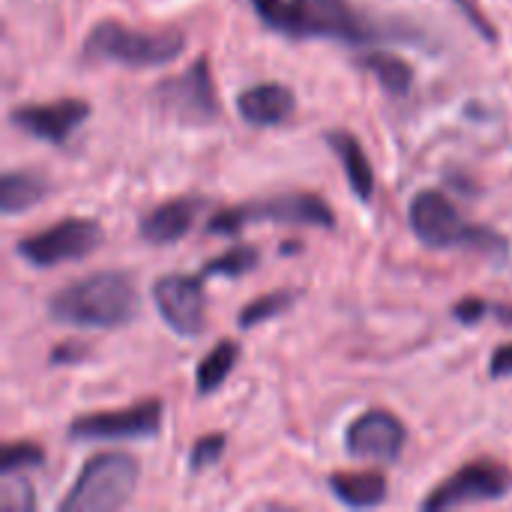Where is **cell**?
Instances as JSON below:
<instances>
[{
  "mask_svg": "<svg viewBox=\"0 0 512 512\" xmlns=\"http://www.w3.org/2000/svg\"><path fill=\"white\" fill-rule=\"evenodd\" d=\"M141 297L132 276L120 270H102L75 279L54 291L48 300V315L63 327L81 330H117L138 318Z\"/></svg>",
  "mask_w": 512,
  "mask_h": 512,
  "instance_id": "obj_1",
  "label": "cell"
},
{
  "mask_svg": "<svg viewBox=\"0 0 512 512\" xmlns=\"http://www.w3.org/2000/svg\"><path fill=\"white\" fill-rule=\"evenodd\" d=\"M255 15L291 39H339L366 45L387 36L381 24L357 12L348 0H252Z\"/></svg>",
  "mask_w": 512,
  "mask_h": 512,
  "instance_id": "obj_2",
  "label": "cell"
},
{
  "mask_svg": "<svg viewBox=\"0 0 512 512\" xmlns=\"http://www.w3.org/2000/svg\"><path fill=\"white\" fill-rule=\"evenodd\" d=\"M408 222L414 237L426 249H471L480 255H507V237L486 225H471L459 213V207L435 189H423L414 195L408 207Z\"/></svg>",
  "mask_w": 512,
  "mask_h": 512,
  "instance_id": "obj_3",
  "label": "cell"
},
{
  "mask_svg": "<svg viewBox=\"0 0 512 512\" xmlns=\"http://www.w3.org/2000/svg\"><path fill=\"white\" fill-rule=\"evenodd\" d=\"M186 48L180 30H138L123 21L105 18L90 27L84 39V57L99 63H117L126 69L165 66Z\"/></svg>",
  "mask_w": 512,
  "mask_h": 512,
  "instance_id": "obj_4",
  "label": "cell"
},
{
  "mask_svg": "<svg viewBox=\"0 0 512 512\" xmlns=\"http://www.w3.org/2000/svg\"><path fill=\"white\" fill-rule=\"evenodd\" d=\"M141 468L129 453H96L84 462L66 498L57 504L60 512H111L126 507L138 489Z\"/></svg>",
  "mask_w": 512,
  "mask_h": 512,
  "instance_id": "obj_5",
  "label": "cell"
},
{
  "mask_svg": "<svg viewBox=\"0 0 512 512\" xmlns=\"http://www.w3.org/2000/svg\"><path fill=\"white\" fill-rule=\"evenodd\" d=\"M258 219L279 222V225L336 228V213L330 210V204L321 195L288 192V195H276V198H267V201H252V204H243V207H225V210L213 213L210 222H207V234L231 237V234H240L246 225H252Z\"/></svg>",
  "mask_w": 512,
  "mask_h": 512,
  "instance_id": "obj_6",
  "label": "cell"
},
{
  "mask_svg": "<svg viewBox=\"0 0 512 512\" xmlns=\"http://www.w3.org/2000/svg\"><path fill=\"white\" fill-rule=\"evenodd\" d=\"M105 240V231L96 219L87 216H69L54 222L45 231L27 234L15 243V252L21 261H27L36 270L60 267L69 261H81L93 255Z\"/></svg>",
  "mask_w": 512,
  "mask_h": 512,
  "instance_id": "obj_7",
  "label": "cell"
},
{
  "mask_svg": "<svg viewBox=\"0 0 512 512\" xmlns=\"http://www.w3.org/2000/svg\"><path fill=\"white\" fill-rule=\"evenodd\" d=\"M153 102L177 123L210 126L222 114V108H219V93H216L207 57H198L180 75L159 81L153 87Z\"/></svg>",
  "mask_w": 512,
  "mask_h": 512,
  "instance_id": "obj_8",
  "label": "cell"
},
{
  "mask_svg": "<svg viewBox=\"0 0 512 512\" xmlns=\"http://www.w3.org/2000/svg\"><path fill=\"white\" fill-rule=\"evenodd\" d=\"M512 492V471L507 465L495 462V459H477L468 462L465 468H459L453 477H447L444 483H438L426 498H423V510L426 512H444L456 510V507H471V504H489V501H501Z\"/></svg>",
  "mask_w": 512,
  "mask_h": 512,
  "instance_id": "obj_9",
  "label": "cell"
},
{
  "mask_svg": "<svg viewBox=\"0 0 512 512\" xmlns=\"http://www.w3.org/2000/svg\"><path fill=\"white\" fill-rule=\"evenodd\" d=\"M165 408L159 399H144L120 411H99L81 414L69 423L66 438L87 444V441H147L159 435Z\"/></svg>",
  "mask_w": 512,
  "mask_h": 512,
  "instance_id": "obj_10",
  "label": "cell"
},
{
  "mask_svg": "<svg viewBox=\"0 0 512 512\" xmlns=\"http://www.w3.org/2000/svg\"><path fill=\"white\" fill-rule=\"evenodd\" d=\"M153 306L168 330L183 339H198L207 327V294L201 276L168 273L153 282Z\"/></svg>",
  "mask_w": 512,
  "mask_h": 512,
  "instance_id": "obj_11",
  "label": "cell"
},
{
  "mask_svg": "<svg viewBox=\"0 0 512 512\" xmlns=\"http://www.w3.org/2000/svg\"><path fill=\"white\" fill-rule=\"evenodd\" d=\"M90 117V102L84 99H54V102H30L15 105L9 111V123L21 129L24 135L45 141V144H63L69 135Z\"/></svg>",
  "mask_w": 512,
  "mask_h": 512,
  "instance_id": "obj_12",
  "label": "cell"
},
{
  "mask_svg": "<svg viewBox=\"0 0 512 512\" xmlns=\"http://www.w3.org/2000/svg\"><path fill=\"white\" fill-rule=\"evenodd\" d=\"M408 444L405 423L384 408H372L360 414L348 432H345V450L354 459H372V462H396Z\"/></svg>",
  "mask_w": 512,
  "mask_h": 512,
  "instance_id": "obj_13",
  "label": "cell"
},
{
  "mask_svg": "<svg viewBox=\"0 0 512 512\" xmlns=\"http://www.w3.org/2000/svg\"><path fill=\"white\" fill-rule=\"evenodd\" d=\"M204 207H207V201L198 198V195H183V198L162 201L159 207H153L150 213L141 216L138 234L150 246H171V243L183 240L192 231V225L198 222Z\"/></svg>",
  "mask_w": 512,
  "mask_h": 512,
  "instance_id": "obj_14",
  "label": "cell"
},
{
  "mask_svg": "<svg viewBox=\"0 0 512 512\" xmlns=\"http://www.w3.org/2000/svg\"><path fill=\"white\" fill-rule=\"evenodd\" d=\"M294 108H297L294 90L279 81H261L255 87H246L237 96V114L243 117V123L258 126V129L285 123L294 114Z\"/></svg>",
  "mask_w": 512,
  "mask_h": 512,
  "instance_id": "obj_15",
  "label": "cell"
},
{
  "mask_svg": "<svg viewBox=\"0 0 512 512\" xmlns=\"http://www.w3.org/2000/svg\"><path fill=\"white\" fill-rule=\"evenodd\" d=\"M327 144L339 156V162L345 168V177L351 183V192L360 201H372V195H375V168H372L360 138L351 135L348 129H330L327 132Z\"/></svg>",
  "mask_w": 512,
  "mask_h": 512,
  "instance_id": "obj_16",
  "label": "cell"
},
{
  "mask_svg": "<svg viewBox=\"0 0 512 512\" xmlns=\"http://www.w3.org/2000/svg\"><path fill=\"white\" fill-rule=\"evenodd\" d=\"M327 486L351 510H372L387 501V477L378 471H339Z\"/></svg>",
  "mask_w": 512,
  "mask_h": 512,
  "instance_id": "obj_17",
  "label": "cell"
},
{
  "mask_svg": "<svg viewBox=\"0 0 512 512\" xmlns=\"http://www.w3.org/2000/svg\"><path fill=\"white\" fill-rule=\"evenodd\" d=\"M51 192L48 180L36 171H6L0 177V213L18 216L36 207Z\"/></svg>",
  "mask_w": 512,
  "mask_h": 512,
  "instance_id": "obj_18",
  "label": "cell"
},
{
  "mask_svg": "<svg viewBox=\"0 0 512 512\" xmlns=\"http://www.w3.org/2000/svg\"><path fill=\"white\" fill-rule=\"evenodd\" d=\"M237 360H240V345L234 339H222L210 354H204L201 363H198V369H195V387H198V393L201 396L216 393L228 381V375L234 372Z\"/></svg>",
  "mask_w": 512,
  "mask_h": 512,
  "instance_id": "obj_19",
  "label": "cell"
},
{
  "mask_svg": "<svg viewBox=\"0 0 512 512\" xmlns=\"http://www.w3.org/2000/svg\"><path fill=\"white\" fill-rule=\"evenodd\" d=\"M360 63L369 72H375V78L381 81V87L390 96H408L411 93V87H414V69L402 57H396L390 51H366L360 57Z\"/></svg>",
  "mask_w": 512,
  "mask_h": 512,
  "instance_id": "obj_20",
  "label": "cell"
},
{
  "mask_svg": "<svg viewBox=\"0 0 512 512\" xmlns=\"http://www.w3.org/2000/svg\"><path fill=\"white\" fill-rule=\"evenodd\" d=\"M294 306V294L291 291H270V294H261L255 297L252 303H246L240 312H237V327L240 330H252L264 321H273L276 315L288 312Z\"/></svg>",
  "mask_w": 512,
  "mask_h": 512,
  "instance_id": "obj_21",
  "label": "cell"
},
{
  "mask_svg": "<svg viewBox=\"0 0 512 512\" xmlns=\"http://www.w3.org/2000/svg\"><path fill=\"white\" fill-rule=\"evenodd\" d=\"M258 264H261V252L255 246H234L225 255L207 261L201 273L204 276H228V279H237V276L252 273Z\"/></svg>",
  "mask_w": 512,
  "mask_h": 512,
  "instance_id": "obj_22",
  "label": "cell"
},
{
  "mask_svg": "<svg viewBox=\"0 0 512 512\" xmlns=\"http://www.w3.org/2000/svg\"><path fill=\"white\" fill-rule=\"evenodd\" d=\"M45 462V450L39 444L21 441V444H6L0 453V474H24L27 468H39Z\"/></svg>",
  "mask_w": 512,
  "mask_h": 512,
  "instance_id": "obj_23",
  "label": "cell"
},
{
  "mask_svg": "<svg viewBox=\"0 0 512 512\" xmlns=\"http://www.w3.org/2000/svg\"><path fill=\"white\" fill-rule=\"evenodd\" d=\"M0 510L3 512H33L36 510V495L24 474H3L0 486Z\"/></svg>",
  "mask_w": 512,
  "mask_h": 512,
  "instance_id": "obj_24",
  "label": "cell"
},
{
  "mask_svg": "<svg viewBox=\"0 0 512 512\" xmlns=\"http://www.w3.org/2000/svg\"><path fill=\"white\" fill-rule=\"evenodd\" d=\"M225 441L228 438L222 432L198 438L195 447H192V453H189V468L192 471H207L210 465H216L222 459V453H225Z\"/></svg>",
  "mask_w": 512,
  "mask_h": 512,
  "instance_id": "obj_25",
  "label": "cell"
},
{
  "mask_svg": "<svg viewBox=\"0 0 512 512\" xmlns=\"http://www.w3.org/2000/svg\"><path fill=\"white\" fill-rule=\"evenodd\" d=\"M489 312H492V306H489L483 297H465V300H459V303L453 306V318H456L459 324H465V327L480 324Z\"/></svg>",
  "mask_w": 512,
  "mask_h": 512,
  "instance_id": "obj_26",
  "label": "cell"
},
{
  "mask_svg": "<svg viewBox=\"0 0 512 512\" xmlns=\"http://www.w3.org/2000/svg\"><path fill=\"white\" fill-rule=\"evenodd\" d=\"M456 3V9H462V15L474 24V30L486 39V42H495L498 39V30H495V24L486 18V12L477 6V0H453Z\"/></svg>",
  "mask_w": 512,
  "mask_h": 512,
  "instance_id": "obj_27",
  "label": "cell"
},
{
  "mask_svg": "<svg viewBox=\"0 0 512 512\" xmlns=\"http://www.w3.org/2000/svg\"><path fill=\"white\" fill-rule=\"evenodd\" d=\"M87 357V348L81 342H60L54 351H51V366H69V363H81Z\"/></svg>",
  "mask_w": 512,
  "mask_h": 512,
  "instance_id": "obj_28",
  "label": "cell"
},
{
  "mask_svg": "<svg viewBox=\"0 0 512 512\" xmlns=\"http://www.w3.org/2000/svg\"><path fill=\"white\" fill-rule=\"evenodd\" d=\"M489 375L492 378H512V342L510 345H501L492 360H489Z\"/></svg>",
  "mask_w": 512,
  "mask_h": 512,
  "instance_id": "obj_29",
  "label": "cell"
},
{
  "mask_svg": "<svg viewBox=\"0 0 512 512\" xmlns=\"http://www.w3.org/2000/svg\"><path fill=\"white\" fill-rule=\"evenodd\" d=\"M492 315H495L501 324L512 327V306H507V303H504V306H492Z\"/></svg>",
  "mask_w": 512,
  "mask_h": 512,
  "instance_id": "obj_30",
  "label": "cell"
}]
</instances>
